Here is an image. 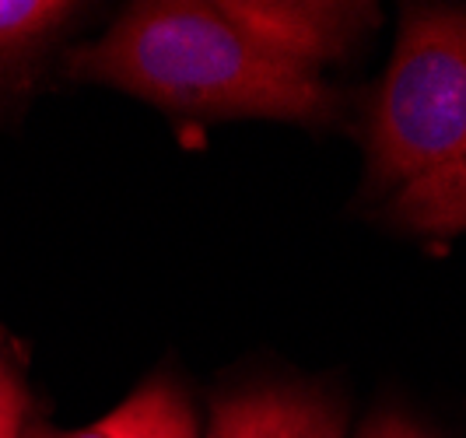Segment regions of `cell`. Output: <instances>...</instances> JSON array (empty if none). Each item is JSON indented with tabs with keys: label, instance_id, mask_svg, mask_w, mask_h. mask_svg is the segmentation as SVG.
I'll return each mask as SVG.
<instances>
[{
	"label": "cell",
	"instance_id": "6da1fadb",
	"mask_svg": "<svg viewBox=\"0 0 466 438\" xmlns=\"http://www.w3.org/2000/svg\"><path fill=\"white\" fill-rule=\"evenodd\" d=\"M74 77L189 116H257L323 127L340 98L319 70L288 64L235 28L218 4H134L98 43L70 53Z\"/></svg>",
	"mask_w": 466,
	"mask_h": 438
},
{
	"label": "cell",
	"instance_id": "7a4b0ae2",
	"mask_svg": "<svg viewBox=\"0 0 466 438\" xmlns=\"http://www.w3.org/2000/svg\"><path fill=\"white\" fill-rule=\"evenodd\" d=\"M466 155V11L403 7L369 116V186L397 193Z\"/></svg>",
	"mask_w": 466,
	"mask_h": 438
},
{
	"label": "cell",
	"instance_id": "3957f363",
	"mask_svg": "<svg viewBox=\"0 0 466 438\" xmlns=\"http://www.w3.org/2000/svg\"><path fill=\"white\" fill-rule=\"evenodd\" d=\"M225 18L288 64L319 70L348 56L379 22L375 4L323 0H221Z\"/></svg>",
	"mask_w": 466,
	"mask_h": 438
},
{
	"label": "cell",
	"instance_id": "277c9868",
	"mask_svg": "<svg viewBox=\"0 0 466 438\" xmlns=\"http://www.w3.org/2000/svg\"><path fill=\"white\" fill-rule=\"evenodd\" d=\"M208 438H344V407L305 386H257L210 407Z\"/></svg>",
	"mask_w": 466,
	"mask_h": 438
},
{
	"label": "cell",
	"instance_id": "5b68a950",
	"mask_svg": "<svg viewBox=\"0 0 466 438\" xmlns=\"http://www.w3.org/2000/svg\"><path fill=\"white\" fill-rule=\"evenodd\" d=\"M390 221L407 235L449 242L466 231V155L400 186L390 200Z\"/></svg>",
	"mask_w": 466,
	"mask_h": 438
},
{
	"label": "cell",
	"instance_id": "8992f818",
	"mask_svg": "<svg viewBox=\"0 0 466 438\" xmlns=\"http://www.w3.org/2000/svg\"><path fill=\"white\" fill-rule=\"evenodd\" d=\"M106 428L116 438H197V417L179 382L158 375L119 403Z\"/></svg>",
	"mask_w": 466,
	"mask_h": 438
},
{
	"label": "cell",
	"instance_id": "52a82bcc",
	"mask_svg": "<svg viewBox=\"0 0 466 438\" xmlns=\"http://www.w3.org/2000/svg\"><path fill=\"white\" fill-rule=\"evenodd\" d=\"M70 4L60 0H0V60L22 56L28 46L43 43L70 18Z\"/></svg>",
	"mask_w": 466,
	"mask_h": 438
},
{
	"label": "cell",
	"instance_id": "ba28073f",
	"mask_svg": "<svg viewBox=\"0 0 466 438\" xmlns=\"http://www.w3.org/2000/svg\"><path fill=\"white\" fill-rule=\"evenodd\" d=\"M25 421V390L15 369L0 354V438H22Z\"/></svg>",
	"mask_w": 466,
	"mask_h": 438
},
{
	"label": "cell",
	"instance_id": "9c48e42d",
	"mask_svg": "<svg viewBox=\"0 0 466 438\" xmlns=\"http://www.w3.org/2000/svg\"><path fill=\"white\" fill-rule=\"evenodd\" d=\"M361 438H431L418 421H410L400 411H379V414L361 428Z\"/></svg>",
	"mask_w": 466,
	"mask_h": 438
},
{
	"label": "cell",
	"instance_id": "30bf717a",
	"mask_svg": "<svg viewBox=\"0 0 466 438\" xmlns=\"http://www.w3.org/2000/svg\"><path fill=\"white\" fill-rule=\"evenodd\" d=\"M22 438H116L109 428H106V421H98L95 428H81V432H53V428H32L28 435Z\"/></svg>",
	"mask_w": 466,
	"mask_h": 438
}]
</instances>
